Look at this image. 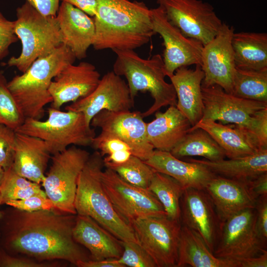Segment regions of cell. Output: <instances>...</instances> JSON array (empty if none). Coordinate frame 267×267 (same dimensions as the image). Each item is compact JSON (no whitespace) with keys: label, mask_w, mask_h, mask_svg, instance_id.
<instances>
[{"label":"cell","mask_w":267,"mask_h":267,"mask_svg":"<svg viewBox=\"0 0 267 267\" xmlns=\"http://www.w3.org/2000/svg\"><path fill=\"white\" fill-rule=\"evenodd\" d=\"M132 226L139 245L157 267H177L181 223L167 216L135 220Z\"/></svg>","instance_id":"10"},{"label":"cell","mask_w":267,"mask_h":267,"mask_svg":"<svg viewBox=\"0 0 267 267\" xmlns=\"http://www.w3.org/2000/svg\"><path fill=\"white\" fill-rule=\"evenodd\" d=\"M248 181L216 175L206 186L204 189L222 222L241 211L255 208L257 199L251 192Z\"/></svg>","instance_id":"21"},{"label":"cell","mask_w":267,"mask_h":267,"mask_svg":"<svg viewBox=\"0 0 267 267\" xmlns=\"http://www.w3.org/2000/svg\"><path fill=\"white\" fill-rule=\"evenodd\" d=\"M187 160L206 166L216 175L237 180L248 181L267 173V149L239 158L212 161L190 158Z\"/></svg>","instance_id":"29"},{"label":"cell","mask_w":267,"mask_h":267,"mask_svg":"<svg viewBox=\"0 0 267 267\" xmlns=\"http://www.w3.org/2000/svg\"><path fill=\"white\" fill-rule=\"evenodd\" d=\"M62 44L73 52L76 58L87 57L89 48L95 38L93 19L80 9L62 2L56 15Z\"/></svg>","instance_id":"20"},{"label":"cell","mask_w":267,"mask_h":267,"mask_svg":"<svg viewBox=\"0 0 267 267\" xmlns=\"http://www.w3.org/2000/svg\"><path fill=\"white\" fill-rule=\"evenodd\" d=\"M77 214L57 210L0 211V246L9 254L39 261L62 260L77 267L89 253L73 236Z\"/></svg>","instance_id":"1"},{"label":"cell","mask_w":267,"mask_h":267,"mask_svg":"<svg viewBox=\"0 0 267 267\" xmlns=\"http://www.w3.org/2000/svg\"><path fill=\"white\" fill-rule=\"evenodd\" d=\"M5 204L26 212L57 210L46 194H37L21 200L8 201Z\"/></svg>","instance_id":"40"},{"label":"cell","mask_w":267,"mask_h":267,"mask_svg":"<svg viewBox=\"0 0 267 267\" xmlns=\"http://www.w3.org/2000/svg\"><path fill=\"white\" fill-rule=\"evenodd\" d=\"M2 204L10 200H21L37 194H45L40 184L18 175L12 167L5 171L0 187Z\"/></svg>","instance_id":"35"},{"label":"cell","mask_w":267,"mask_h":267,"mask_svg":"<svg viewBox=\"0 0 267 267\" xmlns=\"http://www.w3.org/2000/svg\"><path fill=\"white\" fill-rule=\"evenodd\" d=\"M180 222L197 232L213 253L222 222L205 189H184L180 199Z\"/></svg>","instance_id":"17"},{"label":"cell","mask_w":267,"mask_h":267,"mask_svg":"<svg viewBox=\"0 0 267 267\" xmlns=\"http://www.w3.org/2000/svg\"><path fill=\"white\" fill-rule=\"evenodd\" d=\"M204 74L199 65L194 69L182 67L176 70L169 78L177 95V108L189 120L191 127L202 119L204 105L202 83Z\"/></svg>","instance_id":"25"},{"label":"cell","mask_w":267,"mask_h":267,"mask_svg":"<svg viewBox=\"0 0 267 267\" xmlns=\"http://www.w3.org/2000/svg\"><path fill=\"white\" fill-rule=\"evenodd\" d=\"M196 128L206 131L228 159L245 157L261 150L240 125H226L211 120H202L191 127L189 132Z\"/></svg>","instance_id":"27"},{"label":"cell","mask_w":267,"mask_h":267,"mask_svg":"<svg viewBox=\"0 0 267 267\" xmlns=\"http://www.w3.org/2000/svg\"><path fill=\"white\" fill-rule=\"evenodd\" d=\"M71 4L90 16L94 17L96 12V0H60Z\"/></svg>","instance_id":"47"},{"label":"cell","mask_w":267,"mask_h":267,"mask_svg":"<svg viewBox=\"0 0 267 267\" xmlns=\"http://www.w3.org/2000/svg\"><path fill=\"white\" fill-rule=\"evenodd\" d=\"M78 267H125L120 264L116 259H108L102 260H89L80 262Z\"/></svg>","instance_id":"49"},{"label":"cell","mask_w":267,"mask_h":267,"mask_svg":"<svg viewBox=\"0 0 267 267\" xmlns=\"http://www.w3.org/2000/svg\"><path fill=\"white\" fill-rule=\"evenodd\" d=\"M241 126L261 149H267V107L255 112Z\"/></svg>","instance_id":"38"},{"label":"cell","mask_w":267,"mask_h":267,"mask_svg":"<svg viewBox=\"0 0 267 267\" xmlns=\"http://www.w3.org/2000/svg\"><path fill=\"white\" fill-rule=\"evenodd\" d=\"M14 32L22 44L17 57L8 61L22 73L37 59L52 52L62 44L56 16H44L26 1L16 9Z\"/></svg>","instance_id":"6"},{"label":"cell","mask_w":267,"mask_h":267,"mask_svg":"<svg viewBox=\"0 0 267 267\" xmlns=\"http://www.w3.org/2000/svg\"><path fill=\"white\" fill-rule=\"evenodd\" d=\"M91 146L95 150H98L102 157L119 150H126L131 152L130 147L125 142L116 138L99 139L94 137Z\"/></svg>","instance_id":"43"},{"label":"cell","mask_w":267,"mask_h":267,"mask_svg":"<svg viewBox=\"0 0 267 267\" xmlns=\"http://www.w3.org/2000/svg\"><path fill=\"white\" fill-rule=\"evenodd\" d=\"M120 242L123 251L121 256L117 260L125 267H157L153 259L138 243Z\"/></svg>","instance_id":"37"},{"label":"cell","mask_w":267,"mask_h":267,"mask_svg":"<svg viewBox=\"0 0 267 267\" xmlns=\"http://www.w3.org/2000/svg\"><path fill=\"white\" fill-rule=\"evenodd\" d=\"M231 45L236 68L256 70L267 68L266 33H234Z\"/></svg>","instance_id":"30"},{"label":"cell","mask_w":267,"mask_h":267,"mask_svg":"<svg viewBox=\"0 0 267 267\" xmlns=\"http://www.w3.org/2000/svg\"><path fill=\"white\" fill-rule=\"evenodd\" d=\"M18 40L14 22L7 19L0 11V60L8 54L9 46Z\"/></svg>","instance_id":"42"},{"label":"cell","mask_w":267,"mask_h":267,"mask_svg":"<svg viewBox=\"0 0 267 267\" xmlns=\"http://www.w3.org/2000/svg\"><path fill=\"white\" fill-rule=\"evenodd\" d=\"M144 161L156 172L177 180L184 189H204L216 176L206 166L195 162L183 161L168 151L154 149L152 156Z\"/></svg>","instance_id":"22"},{"label":"cell","mask_w":267,"mask_h":267,"mask_svg":"<svg viewBox=\"0 0 267 267\" xmlns=\"http://www.w3.org/2000/svg\"><path fill=\"white\" fill-rule=\"evenodd\" d=\"M76 59L71 50L62 44L50 53L37 59L22 75L7 82V88L25 119L40 120L44 117V106L52 101L49 91L52 81Z\"/></svg>","instance_id":"3"},{"label":"cell","mask_w":267,"mask_h":267,"mask_svg":"<svg viewBox=\"0 0 267 267\" xmlns=\"http://www.w3.org/2000/svg\"><path fill=\"white\" fill-rule=\"evenodd\" d=\"M7 84L5 77L0 72V124L15 131L23 124L25 119L9 90Z\"/></svg>","instance_id":"36"},{"label":"cell","mask_w":267,"mask_h":267,"mask_svg":"<svg viewBox=\"0 0 267 267\" xmlns=\"http://www.w3.org/2000/svg\"><path fill=\"white\" fill-rule=\"evenodd\" d=\"M59 264L55 261H39L21 255L7 253L0 246V267H54Z\"/></svg>","instance_id":"41"},{"label":"cell","mask_w":267,"mask_h":267,"mask_svg":"<svg viewBox=\"0 0 267 267\" xmlns=\"http://www.w3.org/2000/svg\"><path fill=\"white\" fill-rule=\"evenodd\" d=\"M52 155L42 139L16 132L15 155L12 168L20 176L40 184L44 180Z\"/></svg>","instance_id":"24"},{"label":"cell","mask_w":267,"mask_h":267,"mask_svg":"<svg viewBox=\"0 0 267 267\" xmlns=\"http://www.w3.org/2000/svg\"><path fill=\"white\" fill-rule=\"evenodd\" d=\"M2 204V202H1V195H0V205Z\"/></svg>","instance_id":"52"},{"label":"cell","mask_w":267,"mask_h":267,"mask_svg":"<svg viewBox=\"0 0 267 267\" xmlns=\"http://www.w3.org/2000/svg\"><path fill=\"white\" fill-rule=\"evenodd\" d=\"M155 116L146 123L148 140L154 149L170 152L188 133L191 125L176 106H170L165 112L157 111Z\"/></svg>","instance_id":"26"},{"label":"cell","mask_w":267,"mask_h":267,"mask_svg":"<svg viewBox=\"0 0 267 267\" xmlns=\"http://www.w3.org/2000/svg\"><path fill=\"white\" fill-rule=\"evenodd\" d=\"M132 155L129 150H119L112 153L103 158L104 162L121 164L127 161Z\"/></svg>","instance_id":"50"},{"label":"cell","mask_w":267,"mask_h":267,"mask_svg":"<svg viewBox=\"0 0 267 267\" xmlns=\"http://www.w3.org/2000/svg\"><path fill=\"white\" fill-rule=\"evenodd\" d=\"M233 27L223 23L218 34L203 46L201 67L204 74L202 86L221 87L232 94L236 66L231 40Z\"/></svg>","instance_id":"15"},{"label":"cell","mask_w":267,"mask_h":267,"mask_svg":"<svg viewBox=\"0 0 267 267\" xmlns=\"http://www.w3.org/2000/svg\"><path fill=\"white\" fill-rule=\"evenodd\" d=\"M168 19L186 37L203 45L219 33L223 22L213 6L202 0H156Z\"/></svg>","instance_id":"11"},{"label":"cell","mask_w":267,"mask_h":267,"mask_svg":"<svg viewBox=\"0 0 267 267\" xmlns=\"http://www.w3.org/2000/svg\"><path fill=\"white\" fill-rule=\"evenodd\" d=\"M48 115L44 121L25 119L15 132L44 140L52 155L65 150L69 145L91 146L95 132L82 113L62 111L51 107L48 108Z\"/></svg>","instance_id":"7"},{"label":"cell","mask_w":267,"mask_h":267,"mask_svg":"<svg viewBox=\"0 0 267 267\" xmlns=\"http://www.w3.org/2000/svg\"><path fill=\"white\" fill-rule=\"evenodd\" d=\"M90 155L72 145L51 157V165L42 185L57 210L77 214L74 202L78 179Z\"/></svg>","instance_id":"8"},{"label":"cell","mask_w":267,"mask_h":267,"mask_svg":"<svg viewBox=\"0 0 267 267\" xmlns=\"http://www.w3.org/2000/svg\"><path fill=\"white\" fill-rule=\"evenodd\" d=\"M256 225L259 235L267 243V195L259 197L255 207Z\"/></svg>","instance_id":"44"},{"label":"cell","mask_w":267,"mask_h":267,"mask_svg":"<svg viewBox=\"0 0 267 267\" xmlns=\"http://www.w3.org/2000/svg\"><path fill=\"white\" fill-rule=\"evenodd\" d=\"M44 16H56L60 0H26Z\"/></svg>","instance_id":"45"},{"label":"cell","mask_w":267,"mask_h":267,"mask_svg":"<svg viewBox=\"0 0 267 267\" xmlns=\"http://www.w3.org/2000/svg\"><path fill=\"white\" fill-rule=\"evenodd\" d=\"M5 171L4 169L0 166V187L2 183L5 175Z\"/></svg>","instance_id":"51"},{"label":"cell","mask_w":267,"mask_h":267,"mask_svg":"<svg viewBox=\"0 0 267 267\" xmlns=\"http://www.w3.org/2000/svg\"><path fill=\"white\" fill-rule=\"evenodd\" d=\"M101 178L114 209L130 224L138 219L167 216L157 198L148 189L128 183L108 168L103 170Z\"/></svg>","instance_id":"12"},{"label":"cell","mask_w":267,"mask_h":267,"mask_svg":"<svg viewBox=\"0 0 267 267\" xmlns=\"http://www.w3.org/2000/svg\"><path fill=\"white\" fill-rule=\"evenodd\" d=\"M73 236L89 251L91 260L117 259L122 254L120 240L89 216L77 214Z\"/></svg>","instance_id":"23"},{"label":"cell","mask_w":267,"mask_h":267,"mask_svg":"<svg viewBox=\"0 0 267 267\" xmlns=\"http://www.w3.org/2000/svg\"><path fill=\"white\" fill-rule=\"evenodd\" d=\"M250 189L256 199L267 195V173L248 181Z\"/></svg>","instance_id":"46"},{"label":"cell","mask_w":267,"mask_h":267,"mask_svg":"<svg viewBox=\"0 0 267 267\" xmlns=\"http://www.w3.org/2000/svg\"><path fill=\"white\" fill-rule=\"evenodd\" d=\"M147 189L157 198L169 218L180 221V203L184 188L177 180L156 172Z\"/></svg>","instance_id":"32"},{"label":"cell","mask_w":267,"mask_h":267,"mask_svg":"<svg viewBox=\"0 0 267 267\" xmlns=\"http://www.w3.org/2000/svg\"><path fill=\"white\" fill-rule=\"evenodd\" d=\"M93 17L97 50H134L147 44L155 34L150 9L142 1L96 0Z\"/></svg>","instance_id":"2"},{"label":"cell","mask_w":267,"mask_h":267,"mask_svg":"<svg viewBox=\"0 0 267 267\" xmlns=\"http://www.w3.org/2000/svg\"><path fill=\"white\" fill-rule=\"evenodd\" d=\"M113 51L116 58L113 71L126 78L132 98L134 100L138 92L148 91L154 99L152 106L141 113L143 118L151 115L163 107L176 106V93L172 83L165 80L164 63L160 54L144 59L134 50Z\"/></svg>","instance_id":"5"},{"label":"cell","mask_w":267,"mask_h":267,"mask_svg":"<svg viewBox=\"0 0 267 267\" xmlns=\"http://www.w3.org/2000/svg\"><path fill=\"white\" fill-rule=\"evenodd\" d=\"M100 79L95 66L89 62H81L77 65L66 66L50 84L51 107L60 109L65 103L87 96L94 90Z\"/></svg>","instance_id":"19"},{"label":"cell","mask_w":267,"mask_h":267,"mask_svg":"<svg viewBox=\"0 0 267 267\" xmlns=\"http://www.w3.org/2000/svg\"><path fill=\"white\" fill-rule=\"evenodd\" d=\"M239 265L238 262L216 257L197 232L182 225L177 267H239Z\"/></svg>","instance_id":"28"},{"label":"cell","mask_w":267,"mask_h":267,"mask_svg":"<svg viewBox=\"0 0 267 267\" xmlns=\"http://www.w3.org/2000/svg\"><path fill=\"white\" fill-rule=\"evenodd\" d=\"M104 166L102 156L95 150L78 177L74 202L77 214L90 217L120 241L138 243L132 226L118 214L103 188Z\"/></svg>","instance_id":"4"},{"label":"cell","mask_w":267,"mask_h":267,"mask_svg":"<svg viewBox=\"0 0 267 267\" xmlns=\"http://www.w3.org/2000/svg\"><path fill=\"white\" fill-rule=\"evenodd\" d=\"M204 105L201 120L245 125L256 111L267 107V102L242 98L213 85L201 88Z\"/></svg>","instance_id":"18"},{"label":"cell","mask_w":267,"mask_h":267,"mask_svg":"<svg viewBox=\"0 0 267 267\" xmlns=\"http://www.w3.org/2000/svg\"><path fill=\"white\" fill-rule=\"evenodd\" d=\"M150 11L153 29L163 41L162 57L166 76L170 78L182 67L201 66L203 44L184 36L169 21L161 7L150 9Z\"/></svg>","instance_id":"14"},{"label":"cell","mask_w":267,"mask_h":267,"mask_svg":"<svg viewBox=\"0 0 267 267\" xmlns=\"http://www.w3.org/2000/svg\"><path fill=\"white\" fill-rule=\"evenodd\" d=\"M134 100L130 95L128 84L113 71L100 79L94 90L65 107L66 111L82 113L88 125L93 117L103 110L113 112L130 111Z\"/></svg>","instance_id":"16"},{"label":"cell","mask_w":267,"mask_h":267,"mask_svg":"<svg viewBox=\"0 0 267 267\" xmlns=\"http://www.w3.org/2000/svg\"><path fill=\"white\" fill-rule=\"evenodd\" d=\"M16 144L14 130L0 124V166L6 171L12 166Z\"/></svg>","instance_id":"39"},{"label":"cell","mask_w":267,"mask_h":267,"mask_svg":"<svg viewBox=\"0 0 267 267\" xmlns=\"http://www.w3.org/2000/svg\"><path fill=\"white\" fill-rule=\"evenodd\" d=\"M239 263V267H267V250L259 255L243 259Z\"/></svg>","instance_id":"48"},{"label":"cell","mask_w":267,"mask_h":267,"mask_svg":"<svg viewBox=\"0 0 267 267\" xmlns=\"http://www.w3.org/2000/svg\"><path fill=\"white\" fill-rule=\"evenodd\" d=\"M232 94L246 99L267 102V68L256 70L236 68Z\"/></svg>","instance_id":"33"},{"label":"cell","mask_w":267,"mask_h":267,"mask_svg":"<svg viewBox=\"0 0 267 267\" xmlns=\"http://www.w3.org/2000/svg\"><path fill=\"white\" fill-rule=\"evenodd\" d=\"M143 118L139 111L103 110L93 117L90 126L101 129L96 138H118L130 147L132 155L146 161L152 156L154 149L148 140L146 123Z\"/></svg>","instance_id":"13"},{"label":"cell","mask_w":267,"mask_h":267,"mask_svg":"<svg viewBox=\"0 0 267 267\" xmlns=\"http://www.w3.org/2000/svg\"><path fill=\"white\" fill-rule=\"evenodd\" d=\"M104 165L115 171L128 183L144 189L148 188L156 172L144 161L133 155L124 163L104 162Z\"/></svg>","instance_id":"34"},{"label":"cell","mask_w":267,"mask_h":267,"mask_svg":"<svg viewBox=\"0 0 267 267\" xmlns=\"http://www.w3.org/2000/svg\"><path fill=\"white\" fill-rule=\"evenodd\" d=\"M170 152L178 159L201 156L216 161L225 157L222 148L206 131L201 128L190 131Z\"/></svg>","instance_id":"31"},{"label":"cell","mask_w":267,"mask_h":267,"mask_svg":"<svg viewBox=\"0 0 267 267\" xmlns=\"http://www.w3.org/2000/svg\"><path fill=\"white\" fill-rule=\"evenodd\" d=\"M267 250L256 225L255 208L241 211L222 222L213 252L217 258L239 262Z\"/></svg>","instance_id":"9"}]
</instances>
